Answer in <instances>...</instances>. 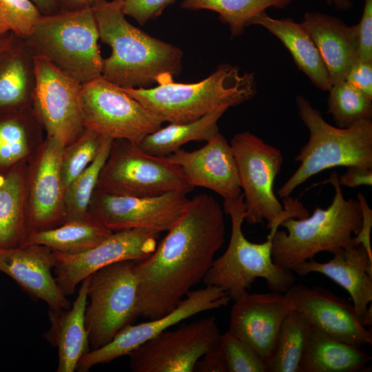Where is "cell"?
Returning a JSON list of instances; mask_svg holds the SVG:
<instances>
[{
    "mask_svg": "<svg viewBox=\"0 0 372 372\" xmlns=\"http://www.w3.org/2000/svg\"><path fill=\"white\" fill-rule=\"evenodd\" d=\"M296 106L301 121L307 127V143L294 160L300 164L277 191L285 198L311 177L335 167L359 166L372 168V121L360 120L340 128L329 124L321 113L302 96H297Z\"/></svg>",
    "mask_w": 372,
    "mask_h": 372,
    "instance_id": "obj_5",
    "label": "cell"
},
{
    "mask_svg": "<svg viewBox=\"0 0 372 372\" xmlns=\"http://www.w3.org/2000/svg\"><path fill=\"white\" fill-rule=\"evenodd\" d=\"M5 34H3L1 31H0V41L1 39H2V37L4 36Z\"/></svg>",
    "mask_w": 372,
    "mask_h": 372,
    "instance_id": "obj_49",
    "label": "cell"
},
{
    "mask_svg": "<svg viewBox=\"0 0 372 372\" xmlns=\"http://www.w3.org/2000/svg\"><path fill=\"white\" fill-rule=\"evenodd\" d=\"M219 349L227 372H267L265 362L260 355L228 331L222 334Z\"/></svg>",
    "mask_w": 372,
    "mask_h": 372,
    "instance_id": "obj_38",
    "label": "cell"
},
{
    "mask_svg": "<svg viewBox=\"0 0 372 372\" xmlns=\"http://www.w3.org/2000/svg\"><path fill=\"white\" fill-rule=\"evenodd\" d=\"M329 183L334 196L326 209L317 207L311 216L288 218L272 238L271 256L278 266L293 271L305 261L321 251H334L354 245L353 238L361 227L362 214L358 200L346 199L333 171L322 183Z\"/></svg>",
    "mask_w": 372,
    "mask_h": 372,
    "instance_id": "obj_4",
    "label": "cell"
},
{
    "mask_svg": "<svg viewBox=\"0 0 372 372\" xmlns=\"http://www.w3.org/2000/svg\"><path fill=\"white\" fill-rule=\"evenodd\" d=\"M64 147L57 139L46 136L28 161V234L53 228L65 221V188L61 172Z\"/></svg>",
    "mask_w": 372,
    "mask_h": 372,
    "instance_id": "obj_17",
    "label": "cell"
},
{
    "mask_svg": "<svg viewBox=\"0 0 372 372\" xmlns=\"http://www.w3.org/2000/svg\"><path fill=\"white\" fill-rule=\"evenodd\" d=\"M122 12L140 25L159 17L176 0H118Z\"/></svg>",
    "mask_w": 372,
    "mask_h": 372,
    "instance_id": "obj_39",
    "label": "cell"
},
{
    "mask_svg": "<svg viewBox=\"0 0 372 372\" xmlns=\"http://www.w3.org/2000/svg\"><path fill=\"white\" fill-rule=\"evenodd\" d=\"M371 360L360 347L339 341L311 327L300 372L364 371Z\"/></svg>",
    "mask_w": 372,
    "mask_h": 372,
    "instance_id": "obj_28",
    "label": "cell"
},
{
    "mask_svg": "<svg viewBox=\"0 0 372 372\" xmlns=\"http://www.w3.org/2000/svg\"><path fill=\"white\" fill-rule=\"evenodd\" d=\"M82 107L85 128L112 140L137 145L164 123L102 76L82 84Z\"/></svg>",
    "mask_w": 372,
    "mask_h": 372,
    "instance_id": "obj_11",
    "label": "cell"
},
{
    "mask_svg": "<svg viewBox=\"0 0 372 372\" xmlns=\"http://www.w3.org/2000/svg\"><path fill=\"white\" fill-rule=\"evenodd\" d=\"M326 262L305 261L293 272L300 276L318 273L332 280L350 295L358 320L372 301V260L361 245L334 251Z\"/></svg>",
    "mask_w": 372,
    "mask_h": 372,
    "instance_id": "obj_22",
    "label": "cell"
},
{
    "mask_svg": "<svg viewBox=\"0 0 372 372\" xmlns=\"http://www.w3.org/2000/svg\"><path fill=\"white\" fill-rule=\"evenodd\" d=\"M35 55L25 38L12 32L0 41V112L32 105Z\"/></svg>",
    "mask_w": 372,
    "mask_h": 372,
    "instance_id": "obj_24",
    "label": "cell"
},
{
    "mask_svg": "<svg viewBox=\"0 0 372 372\" xmlns=\"http://www.w3.org/2000/svg\"><path fill=\"white\" fill-rule=\"evenodd\" d=\"M338 182L341 186L355 188L360 186L372 185V168L359 166L348 167L347 171L340 176Z\"/></svg>",
    "mask_w": 372,
    "mask_h": 372,
    "instance_id": "obj_43",
    "label": "cell"
},
{
    "mask_svg": "<svg viewBox=\"0 0 372 372\" xmlns=\"http://www.w3.org/2000/svg\"><path fill=\"white\" fill-rule=\"evenodd\" d=\"M193 189L178 165L145 152L137 144L113 140L96 189L147 197L176 191L188 194Z\"/></svg>",
    "mask_w": 372,
    "mask_h": 372,
    "instance_id": "obj_9",
    "label": "cell"
},
{
    "mask_svg": "<svg viewBox=\"0 0 372 372\" xmlns=\"http://www.w3.org/2000/svg\"><path fill=\"white\" fill-rule=\"evenodd\" d=\"M311 326L296 309L285 318L273 352L265 362L267 372H300Z\"/></svg>",
    "mask_w": 372,
    "mask_h": 372,
    "instance_id": "obj_32",
    "label": "cell"
},
{
    "mask_svg": "<svg viewBox=\"0 0 372 372\" xmlns=\"http://www.w3.org/2000/svg\"><path fill=\"white\" fill-rule=\"evenodd\" d=\"M228 109L224 106L196 121L169 123L145 136L138 145L149 154L165 157L189 142H207L219 132L218 121Z\"/></svg>",
    "mask_w": 372,
    "mask_h": 372,
    "instance_id": "obj_31",
    "label": "cell"
},
{
    "mask_svg": "<svg viewBox=\"0 0 372 372\" xmlns=\"http://www.w3.org/2000/svg\"><path fill=\"white\" fill-rule=\"evenodd\" d=\"M224 212L231 219V236L225 251L214 259L203 281L219 287L236 300L250 289L257 278H263L270 291L285 293L293 284V272L274 263L272 238L262 243L249 241L242 231L245 206L244 197L223 201Z\"/></svg>",
    "mask_w": 372,
    "mask_h": 372,
    "instance_id": "obj_6",
    "label": "cell"
},
{
    "mask_svg": "<svg viewBox=\"0 0 372 372\" xmlns=\"http://www.w3.org/2000/svg\"><path fill=\"white\" fill-rule=\"evenodd\" d=\"M93 8L41 15L26 40L36 56L83 84L102 76L103 58Z\"/></svg>",
    "mask_w": 372,
    "mask_h": 372,
    "instance_id": "obj_7",
    "label": "cell"
},
{
    "mask_svg": "<svg viewBox=\"0 0 372 372\" xmlns=\"http://www.w3.org/2000/svg\"><path fill=\"white\" fill-rule=\"evenodd\" d=\"M105 137L85 128L74 141L64 147L61 172L65 189L94 161Z\"/></svg>",
    "mask_w": 372,
    "mask_h": 372,
    "instance_id": "obj_36",
    "label": "cell"
},
{
    "mask_svg": "<svg viewBox=\"0 0 372 372\" xmlns=\"http://www.w3.org/2000/svg\"><path fill=\"white\" fill-rule=\"evenodd\" d=\"M41 12L31 0H0V31L27 38Z\"/></svg>",
    "mask_w": 372,
    "mask_h": 372,
    "instance_id": "obj_37",
    "label": "cell"
},
{
    "mask_svg": "<svg viewBox=\"0 0 372 372\" xmlns=\"http://www.w3.org/2000/svg\"><path fill=\"white\" fill-rule=\"evenodd\" d=\"M295 309L285 293H249L234 300L228 331L249 344L266 362L272 355L286 316Z\"/></svg>",
    "mask_w": 372,
    "mask_h": 372,
    "instance_id": "obj_19",
    "label": "cell"
},
{
    "mask_svg": "<svg viewBox=\"0 0 372 372\" xmlns=\"http://www.w3.org/2000/svg\"><path fill=\"white\" fill-rule=\"evenodd\" d=\"M359 321L360 324L364 327H371L372 325V307L371 304H369L366 311L360 318Z\"/></svg>",
    "mask_w": 372,
    "mask_h": 372,
    "instance_id": "obj_48",
    "label": "cell"
},
{
    "mask_svg": "<svg viewBox=\"0 0 372 372\" xmlns=\"http://www.w3.org/2000/svg\"><path fill=\"white\" fill-rule=\"evenodd\" d=\"M231 300L225 291L215 286L206 285L203 289L190 291L168 313L138 324H129L109 343L90 350L80 359L76 370L86 372L96 364L127 355L140 345L174 325L199 313L225 307Z\"/></svg>",
    "mask_w": 372,
    "mask_h": 372,
    "instance_id": "obj_16",
    "label": "cell"
},
{
    "mask_svg": "<svg viewBox=\"0 0 372 372\" xmlns=\"http://www.w3.org/2000/svg\"><path fill=\"white\" fill-rule=\"evenodd\" d=\"M53 251L37 245L0 247V271L16 281L32 296L43 300L50 310L70 308V302L57 285L52 271Z\"/></svg>",
    "mask_w": 372,
    "mask_h": 372,
    "instance_id": "obj_21",
    "label": "cell"
},
{
    "mask_svg": "<svg viewBox=\"0 0 372 372\" xmlns=\"http://www.w3.org/2000/svg\"><path fill=\"white\" fill-rule=\"evenodd\" d=\"M27 162L0 172V247L21 245L28 234Z\"/></svg>",
    "mask_w": 372,
    "mask_h": 372,
    "instance_id": "obj_29",
    "label": "cell"
},
{
    "mask_svg": "<svg viewBox=\"0 0 372 372\" xmlns=\"http://www.w3.org/2000/svg\"><path fill=\"white\" fill-rule=\"evenodd\" d=\"M32 105L0 112V172L27 162L44 140Z\"/></svg>",
    "mask_w": 372,
    "mask_h": 372,
    "instance_id": "obj_27",
    "label": "cell"
},
{
    "mask_svg": "<svg viewBox=\"0 0 372 372\" xmlns=\"http://www.w3.org/2000/svg\"><path fill=\"white\" fill-rule=\"evenodd\" d=\"M194 371L227 372L223 355L219 348L203 355L196 362Z\"/></svg>",
    "mask_w": 372,
    "mask_h": 372,
    "instance_id": "obj_44",
    "label": "cell"
},
{
    "mask_svg": "<svg viewBox=\"0 0 372 372\" xmlns=\"http://www.w3.org/2000/svg\"><path fill=\"white\" fill-rule=\"evenodd\" d=\"M260 25L276 37L291 54L298 68L318 89L329 91L331 82L327 68L311 38L292 19H274L266 11L254 17L249 25Z\"/></svg>",
    "mask_w": 372,
    "mask_h": 372,
    "instance_id": "obj_26",
    "label": "cell"
},
{
    "mask_svg": "<svg viewBox=\"0 0 372 372\" xmlns=\"http://www.w3.org/2000/svg\"><path fill=\"white\" fill-rule=\"evenodd\" d=\"M357 29L358 59L372 61V0H364L362 14Z\"/></svg>",
    "mask_w": 372,
    "mask_h": 372,
    "instance_id": "obj_40",
    "label": "cell"
},
{
    "mask_svg": "<svg viewBox=\"0 0 372 372\" xmlns=\"http://www.w3.org/2000/svg\"><path fill=\"white\" fill-rule=\"evenodd\" d=\"M161 233L144 229L113 231L92 248L75 254L53 251L54 278L62 293L72 295L77 285L95 271L111 264L143 260L158 245Z\"/></svg>",
    "mask_w": 372,
    "mask_h": 372,
    "instance_id": "obj_15",
    "label": "cell"
},
{
    "mask_svg": "<svg viewBox=\"0 0 372 372\" xmlns=\"http://www.w3.org/2000/svg\"><path fill=\"white\" fill-rule=\"evenodd\" d=\"M60 11H76L92 8L107 0H56Z\"/></svg>",
    "mask_w": 372,
    "mask_h": 372,
    "instance_id": "obj_45",
    "label": "cell"
},
{
    "mask_svg": "<svg viewBox=\"0 0 372 372\" xmlns=\"http://www.w3.org/2000/svg\"><path fill=\"white\" fill-rule=\"evenodd\" d=\"M41 15H50L60 11L56 0H31Z\"/></svg>",
    "mask_w": 372,
    "mask_h": 372,
    "instance_id": "obj_46",
    "label": "cell"
},
{
    "mask_svg": "<svg viewBox=\"0 0 372 372\" xmlns=\"http://www.w3.org/2000/svg\"><path fill=\"white\" fill-rule=\"evenodd\" d=\"M173 77L163 76L152 87L121 88L169 123L196 121L221 107L238 105L256 94L254 73L241 74L236 66L227 63L219 65L196 83H176Z\"/></svg>",
    "mask_w": 372,
    "mask_h": 372,
    "instance_id": "obj_3",
    "label": "cell"
},
{
    "mask_svg": "<svg viewBox=\"0 0 372 372\" xmlns=\"http://www.w3.org/2000/svg\"><path fill=\"white\" fill-rule=\"evenodd\" d=\"M221 333L214 316L167 329L130 352L134 372H193L198 360L220 347Z\"/></svg>",
    "mask_w": 372,
    "mask_h": 372,
    "instance_id": "obj_12",
    "label": "cell"
},
{
    "mask_svg": "<svg viewBox=\"0 0 372 372\" xmlns=\"http://www.w3.org/2000/svg\"><path fill=\"white\" fill-rule=\"evenodd\" d=\"M327 112L337 127L347 128L355 122L372 118V100L346 80L329 90Z\"/></svg>",
    "mask_w": 372,
    "mask_h": 372,
    "instance_id": "obj_35",
    "label": "cell"
},
{
    "mask_svg": "<svg viewBox=\"0 0 372 372\" xmlns=\"http://www.w3.org/2000/svg\"><path fill=\"white\" fill-rule=\"evenodd\" d=\"M90 276L83 280L72 307L50 310L51 327L47 334L58 349V372H73L79 361L90 351L85 313L87 303Z\"/></svg>",
    "mask_w": 372,
    "mask_h": 372,
    "instance_id": "obj_25",
    "label": "cell"
},
{
    "mask_svg": "<svg viewBox=\"0 0 372 372\" xmlns=\"http://www.w3.org/2000/svg\"><path fill=\"white\" fill-rule=\"evenodd\" d=\"M357 198L360 203L362 214V224L358 233L354 236L353 242L354 245H361L366 249L370 259L372 260V249L370 240V234L372 227V210L369 207L365 196L359 192Z\"/></svg>",
    "mask_w": 372,
    "mask_h": 372,
    "instance_id": "obj_42",
    "label": "cell"
},
{
    "mask_svg": "<svg viewBox=\"0 0 372 372\" xmlns=\"http://www.w3.org/2000/svg\"><path fill=\"white\" fill-rule=\"evenodd\" d=\"M135 267L132 260L122 261L90 276L85 322L92 350L109 343L138 316Z\"/></svg>",
    "mask_w": 372,
    "mask_h": 372,
    "instance_id": "obj_10",
    "label": "cell"
},
{
    "mask_svg": "<svg viewBox=\"0 0 372 372\" xmlns=\"http://www.w3.org/2000/svg\"><path fill=\"white\" fill-rule=\"evenodd\" d=\"M316 46L331 85L344 81L358 59L357 24L348 25L339 18L307 12L300 23Z\"/></svg>",
    "mask_w": 372,
    "mask_h": 372,
    "instance_id": "obj_23",
    "label": "cell"
},
{
    "mask_svg": "<svg viewBox=\"0 0 372 372\" xmlns=\"http://www.w3.org/2000/svg\"><path fill=\"white\" fill-rule=\"evenodd\" d=\"M35 72L32 99L34 114L46 136L66 146L85 129L82 83L48 60L36 56Z\"/></svg>",
    "mask_w": 372,
    "mask_h": 372,
    "instance_id": "obj_13",
    "label": "cell"
},
{
    "mask_svg": "<svg viewBox=\"0 0 372 372\" xmlns=\"http://www.w3.org/2000/svg\"><path fill=\"white\" fill-rule=\"evenodd\" d=\"M293 0H183L180 7L189 10H209L218 14L229 25L232 37L242 34L257 14L267 9L284 8Z\"/></svg>",
    "mask_w": 372,
    "mask_h": 372,
    "instance_id": "obj_33",
    "label": "cell"
},
{
    "mask_svg": "<svg viewBox=\"0 0 372 372\" xmlns=\"http://www.w3.org/2000/svg\"><path fill=\"white\" fill-rule=\"evenodd\" d=\"M112 139L105 137L94 161L66 187L65 221L89 217L88 208L99 178L108 157Z\"/></svg>",
    "mask_w": 372,
    "mask_h": 372,
    "instance_id": "obj_34",
    "label": "cell"
},
{
    "mask_svg": "<svg viewBox=\"0 0 372 372\" xmlns=\"http://www.w3.org/2000/svg\"><path fill=\"white\" fill-rule=\"evenodd\" d=\"M112 232L89 216L68 220L48 229L31 231L21 245H37L52 251L75 254L92 248Z\"/></svg>",
    "mask_w": 372,
    "mask_h": 372,
    "instance_id": "obj_30",
    "label": "cell"
},
{
    "mask_svg": "<svg viewBox=\"0 0 372 372\" xmlns=\"http://www.w3.org/2000/svg\"><path fill=\"white\" fill-rule=\"evenodd\" d=\"M345 80L372 100V61L358 59Z\"/></svg>",
    "mask_w": 372,
    "mask_h": 372,
    "instance_id": "obj_41",
    "label": "cell"
},
{
    "mask_svg": "<svg viewBox=\"0 0 372 372\" xmlns=\"http://www.w3.org/2000/svg\"><path fill=\"white\" fill-rule=\"evenodd\" d=\"M187 194L176 191L138 197L96 189L88 215L112 231L144 229L161 233L169 230L185 212L190 200Z\"/></svg>",
    "mask_w": 372,
    "mask_h": 372,
    "instance_id": "obj_14",
    "label": "cell"
},
{
    "mask_svg": "<svg viewBox=\"0 0 372 372\" xmlns=\"http://www.w3.org/2000/svg\"><path fill=\"white\" fill-rule=\"evenodd\" d=\"M99 39L112 50L103 59L102 76L121 87H147L182 68V50L131 24L118 0L93 8Z\"/></svg>",
    "mask_w": 372,
    "mask_h": 372,
    "instance_id": "obj_2",
    "label": "cell"
},
{
    "mask_svg": "<svg viewBox=\"0 0 372 372\" xmlns=\"http://www.w3.org/2000/svg\"><path fill=\"white\" fill-rule=\"evenodd\" d=\"M224 213L212 196H195L153 253L136 264L138 316L168 313L203 281L225 242Z\"/></svg>",
    "mask_w": 372,
    "mask_h": 372,
    "instance_id": "obj_1",
    "label": "cell"
},
{
    "mask_svg": "<svg viewBox=\"0 0 372 372\" xmlns=\"http://www.w3.org/2000/svg\"><path fill=\"white\" fill-rule=\"evenodd\" d=\"M285 295L295 309L319 331L339 341L362 347L372 344L371 329L362 326L354 306L321 286L293 285Z\"/></svg>",
    "mask_w": 372,
    "mask_h": 372,
    "instance_id": "obj_18",
    "label": "cell"
},
{
    "mask_svg": "<svg viewBox=\"0 0 372 372\" xmlns=\"http://www.w3.org/2000/svg\"><path fill=\"white\" fill-rule=\"evenodd\" d=\"M329 6H333L338 10L345 11L352 8L351 0H325Z\"/></svg>",
    "mask_w": 372,
    "mask_h": 372,
    "instance_id": "obj_47",
    "label": "cell"
},
{
    "mask_svg": "<svg viewBox=\"0 0 372 372\" xmlns=\"http://www.w3.org/2000/svg\"><path fill=\"white\" fill-rule=\"evenodd\" d=\"M164 158L178 165L194 188L210 189L224 200L242 194L232 148L220 132L200 149L191 152L180 149Z\"/></svg>",
    "mask_w": 372,
    "mask_h": 372,
    "instance_id": "obj_20",
    "label": "cell"
},
{
    "mask_svg": "<svg viewBox=\"0 0 372 372\" xmlns=\"http://www.w3.org/2000/svg\"><path fill=\"white\" fill-rule=\"evenodd\" d=\"M229 143L244 197L245 220L255 225L265 220L273 236L285 219L300 218V209L295 205L283 207L273 191L283 164L281 151L248 131L237 133Z\"/></svg>",
    "mask_w": 372,
    "mask_h": 372,
    "instance_id": "obj_8",
    "label": "cell"
}]
</instances>
